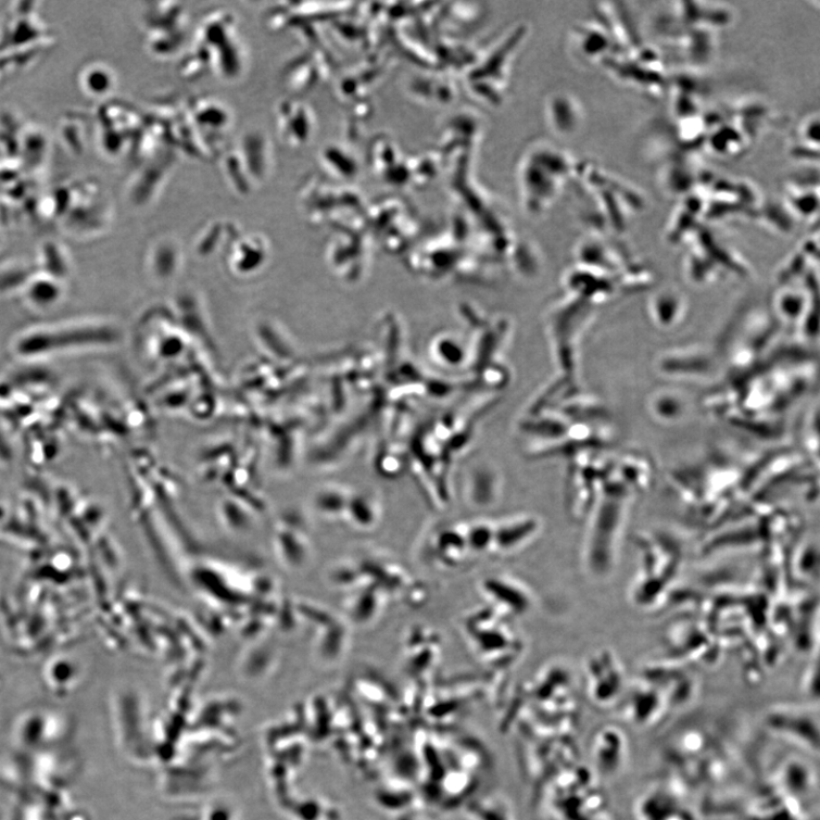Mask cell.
<instances>
[{
  "label": "cell",
  "instance_id": "cell-3",
  "mask_svg": "<svg viewBox=\"0 0 820 820\" xmlns=\"http://www.w3.org/2000/svg\"><path fill=\"white\" fill-rule=\"evenodd\" d=\"M765 723L772 734L800 746L816 757L819 755L817 711L806 707L781 706L767 712Z\"/></svg>",
  "mask_w": 820,
  "mask_h": 820
},
{
  "label": "cell",
  "instance_id": "cell-17",
  "mask_svg": "<svg viewBox=\"0 0 820 820\" xmlns=\"http://www.w3.org/2000/svg\"><path fill=\"white\" fill-rule=\"evenodd\" d=\"M652 409L655 416L663 420H676L683 417L686 412V404L683 398L665 391L654 396Z\"/></svg>",
  "mask_w": 820,
  "mask_h": 820
},
{
  "label": "cell",
  "instance_id": "cell-13",
  "mask_svg": "<svg viewBox=\"0 0 820 820\" xmlns=\"http://www.w3.org/2000/svg\"><path fill=\"white\" fill-rule=\"evenodd\" d=\"M404 655L408 667L425 665L439 660L441 640L429 627L418 626L412 629L404 642Z\"/></svg>",
  "mask_w": 820,
  "mask_h": 820
},
{
  "label": "cell",
  "instance_id": "cell-10",
  "mask_svg": "<svg viewBox=\"0 0 820 820\" xmlns=\"http://www.w3.org/2000/svg\"><path fill=\"white\" fill-rule=\"evenodd\" d=\"M66 723L43 714H30L16 723L15 737L23 748L38 749L52 747L65 740L68 734Z\"/></svg>",
  "mask_w": 820,
  "mask_h": 820
},
{
  "label": "cell",
  "instance_id": "cell-5",
  "mask_svg": "<svg viewBox=\"0 0 820 820\" xmlns=\"http://www.w3.org/2000/svg\"><path fill=\"white\" fill-rule=\"evenodd\" d=\"M774 785L805 818H812L818 806V779L808 765L791 760L777 774ZM816 817V816H815Z\"/></svg>",
  "mask_w": 820,
  "mask_h": 820
},
{
  "label": "cell",
  "instance_id": "cell-4",
  "mask_svg": "<svg viewBox=\"0 0 820 820\" xmlns=\"http://www.w3.org/2000/svg\"><path fill=\"white\" fill-rule=\"evenodd\" d=\"M480 594L490 610L507 620L528 615L534 605V596L527 585L509 577L485 578L480 583Z\"/></svg>",
  "mask_w": 820,
  "mask_h": 820
},
{
  "label": "cell",
  "instance_id": "cell-1",
  "mask_svg": "<svg viewBox=\"0 0 820 820\" xmlns=\"http://www.w3.org/2000/svg\"><path fill=\"white\" fill-rule=\"evenodd\" d=\"M111 326L101 320H75L35 327L13 342L17 357L37 359L83 349L101 348L112 341Z\"/></svg>",
  "mask_w": 820,
  "mask_h": 820
},
{
  "label": "cell",
  "instance_id": "cell-7",
  "mask_svg": "<svg viewBox=\"0 0 820 820\" xmlns=\"http://www.w3.org/2000/svg\"><path fill=\"white\" fill-rule=\"evenodd\" d=\"M589 691L601 707L613 706L625 691V673L610 653H600L589 664Z\"/></svg>",
  "mask_w": 820,
  "mask_h": 820
},
{
  "label": "cell",
  "instance_id": "cell-2",
  "mask_svg": "<svg viewBox=\"0 0 820 820\" xmlns=\"http://www.w3.org/2000/svg\"><path fill=\"white\" fill-rule=\"evenodd\" d=\"M468 643L482 660L492 665L510 664L521 654L520 635L507 620L482 607L464 620Z\"/></svg>",
  "mask_w": 820,
  "mask_h": 820
},
{
  "label": "cell",
  "instance_id": "cell-8",
  "mask_svg": "<svg viewBox=\"0 0 820 820\" xmlns=\"http://www.w3.org/2000/svg\"><path fill=\"white\" fill-rule=\"evenodd\" d=\"M665 696L651 683L643 681L631 689L623 702L622 715L638 728H652L669 712Z\"/></svg>",
  "mask_w": 820,
  "mask_h": 820
},
{
  "label": "cell",
  "instance_id": "cell-16",
  "mask_svg": "<svg viewBox=\"0 0 820 820\" xmlns=\"http://www.w3.org/2000/svg\"><path fill=\"white\" fill-rule=\"evenodd\" d=\"M685 299L677 291H661L652 300V316L655 323L661 327H672L682 321L685 317Z\"/></svg>",
  "mask_w": 820,
  "mask_h": 820
},
{
  "label": "cell",
  "instance_id": "cell-12",
  "mask_svg": "<svg viewBox=\"0 0 820 820\" xmlns=\"http://www.w3.org/2000/svg\"><path fill=\"white\" fill-rule=\"evenodd\" d=\"M818 817V816H817ZM749 820H807L772 784L761 790L754 802ZM813 818V817H812Z\"/></svg>",
  "mask_w": 820,
  "mask_h": 820
},
{
  "label": "cell",
  "instance_id": "cell-6",
  "mask_svg": "<svg viewBox=\"0 0 820 820\" xmlns=\"http://www.w3.org/2000/svg\"><path fill=\"white\" fill-rule=\"evenodd\" d=\"M426 550L432 564L444 570L463 567L474 556L467 544L463 521L434 528L428 537Z\"/></svg>",
  "mask_w": 820,
  "mask_h": 820
},
{
  "label": "cell",
  "instance_id": "cell-14",
  "mask_svg": "<svg viewBox=\"0 0 820 820\" xmlns=\"http://www.w3.org/2000/svg\"><path fill=\"white\" fill-rule=\"evenodd\" d=\"M640 820H697L694 813L663 791L646 794L638 807Z\"/></svg>",
  "mask_w": 820,
  "mask_h": 820
},
{
  "label": "cell",
  "instance_id": "cell-15",
  "mask_svg": "<svg viewBox=\"0 0 820 820\" xmlns=\"http://www.w3.org/2000/svg\"><path fill=\"white\" fill-rule=\"evenodd\" d=\"M23 294L29 306L45 312L58 306L64 297V287L61 280L45 274L30 278Z\"/></svg>",
  "mask_w": 820,
  "mask_h": 820
},
{
  "label": "cell",
  "instance_id": "cell-11",
  "mask_svg": "<svg viewBox=\"0 0 820 820\" xmlns=\"http://www.w3.org/2000/svg\"><path fill=\"white\" fill-rule=\"evenodd\" d=\"M593 758L596 769L605 778H613L623 769L628 758V740L621 729L605 726L593 742Z\"/></svg>",
  "mask_w": 820,
  "mask_h": 820
},
{
  "label": "cell",
  "instance_id": "cell-9",
  "mask_svg": "<svg viewBox=\"0 0 820 820\" xmlns=\"http://www.w3.org/2000/svg\"><path fill=\"white\" fill-rule=\"evenodd\" d=\"M541 522L530 514H517L495 521L492 556H505L528 547L541 531Z\"/></svg>",
  "mask_w": 820,
  "mask_h": 820
},
{
  "label": "cell",
  "instance_id": "cell-18",
  "mask_svg": "<svg viewBox=\"0 0 820 820\" xmlns=\"http://www.w3.org/2000/svg\"><path fill=\"white\" fill-rule=\"evenodd\" d=\"M807 298L800 291H783L777 301V310L787 321H799L807 308Z\"/></svg>",
  "mask_w": 820,
  "mask_h": 820
}]
</instances>
